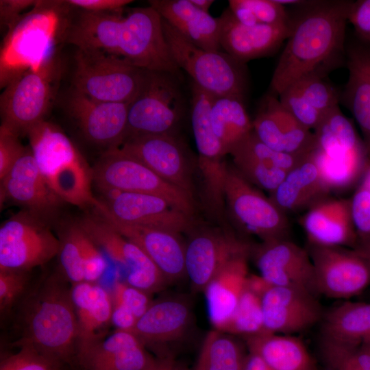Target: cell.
I'll use <instances>...</instances> for the list:
<instances>
[{
	"label": "cell",
	"instance_id": "c3c4849f",
	"mask_svg": "<svg viewBox=\"0 0 370 370\" xmlns=\"http://www.w3.org/2000/svg\"><path fill=\"white\" fill-rule=\"evenodd\" d=\"M20 135L3 125L0 126V181L10 172L16 162L25 152Z\"/></svg>",
	"mask_w": 370,
	"mask_h": 370
},
{
	"label": "cell",
	"instance_id": "6da1fadb",
	"mask_svg": "<svg viewBox=\"0 0 370 370\" xmlns=\"http://www.w3.org/2000/svg\"><path fill=\"white\" fill-rule=\"evenodd\" d=\"M64 44L99 50L143 69L179 76L162 18L151 6L106 13L72 6Z\"/></svg>",
	"mask_w": 370,
	"mask_h": 370
},
{
	"label": "cell",
	"instance_id": "60d3db41",
	"mask_svg": "<svg viewBox=\"0 0 370 370\" xmlns=\"http://www.w3.org/2000/svg\"><path fill=\"white\" fill-rule=\"evenodd\" d=\"M292 84L312 106L323 114L338 106V94L334 87L325 79L322 71L310 73Z\"/></svg>",
	"mask_w": 370,
	"mask_h": 370
},
{
	"label": "cell",
	"instance_id": "d590c367",
	"mask_svg": "<svg viewBox=\"0 0 370 370\" xmlns=\"http://www.w3.org/2000/svg\"><path fill=\"white\" fill-rule=\"evenodd\" d=\"M234 96H214L210 110L213 132L225 154L253 130L243 103Z\"/></svg>",
	"mask_w": 370,
	"mask_h": 370
},
{
	"label": "cell",
	"instance_id": "f546056e",
	"mask_svg": "<svg viewBox=\"0 0 370 370\" xmlns=\"http://www.w3.org/2000/svg\"><path fill=\"white\" fill-rule=\"evenodd\" d=\"M314 151L289 171L269 194L271 200L285 214L308 210L327 198L330 192L321 178Z\"/></svg>",
	"mask_w": 370,
	"mask_h": 370
},
{
	"label": "cell",
	"instance_id": "d4e9b609",
	"mask_svg": "<svg viewBox=\"0 0 370 370\" xmlns=\"http://www.w3.org/2000/svg\"><path fill=\"white\" fill-rule=\"evenodd\" d=\"M219 18L221 49L245 64L251 60L273 53L286 40L290 34L291 24L242 25L230 8L226 9Z\"/></svg>",
	"mask_w": 370,
	"mask_h": 370
},
{
	"label": "cell",
	"instance_id": "8d00e7d4",
	"mask_svg": "<svg viewBox=\"0 0 370 370\" xmlns=\"http://www.w3.org/2000/svg\"><path fill=\"white\" fill-rule=\"evenodd\" d=\"M247 353L233 335L213 329L204 340L194 370H243Z\"/></svg>",
	"mask_w": 370,
	"mask_h": 370
},
{
	"label": "cell",
	"instance_id": "6125c7cd",
	"mask_svg": "<svg viewBox=\"0 0 370 370\" xmlns=\"http://www.w3.org/2000/svg\"><path fill=\"white\" fill-rule=\"evenodd\" d=\"M190 2L198 9L208 12V10L214 3L213 0H190Z\"/></svg>",
	"mask_w": 370,
	"mask_h": 370
},
{
	"label": "cell",
	"instance_id": "8fae6325",
	"mask_svg": "<svg viewBox=\"0 0 370 370\" xmlns=\"http://www.w3.org/2000/svg\"><path fill=\"white\" fill-rule=\"evenodd\" d=\"M60 241L50 223L22 210L0 227V271H31L57 257Z\"/></svg>",
	"mask_w": 370,
	"mask_h": 370
},
{
	"label": "cell",
	"instance_id": "4316f807",
	"mask_svg": "<svg viewBox=\"0 0 370 370\" xmlns=\"http://www.w3.org/2000/svg\"><path fill=\"white\" fill-rule=\"evenodd\" d=\"M153 358L132 333L114 330L78 355L73 367L75 370H147Z\"/></svg>",
	"mask_w": 370,
	"mask_h": 370
},
{
	"label": "cell",
	"instance_id": "d6a6232c",
	"mask_svg": "<svg viewBox=\"0 0 370 370\" xmlns=\"http://www.w3.org/2000/svg\"><path fill=\"white\" fill-rule=\"evenodd\" d=\"M314 130L316 149L324 158L343 163L358 162L366 158L365 145L338 106L326 112Z\"/></svg>",
	"mask_w": 370,
	"mask_h": 370
},
{
	"label": "cell",
	"instance_id": "603a6c76",
	"mask_svg": "<svg viewBox=\"0 0 370 370\" xmlns=\"http://www.w3.org/2000/svg\"><path fill=\"white\" fill-rule=\"evenodd\" d=\"M93 208L119 234L138 245L153 262L169 283L178 281L186 275V244L180 239L179 234L120 222L101 206L99 199Z\"/></svg>",
	"mask_w": 370,
	"mask_h": 370
},
{
	"label": "cell",
	"instance_id": "277c9868",
	"mask_svg": "<svg viewBox=\"0 0 370 370\" xmlns=\"http://www.w3.org/2000/svg\"><path fill=\"white\" fill-rule=\"evenodd\" d=\"M71 9L66 1H38L6 32L0 52L1 88L60 54Z\"/></svg>",
	"mask_w": 370,
	"mask_h": 370
},
{
	"label": "cell",
	"instance_id": "e575fe53",
	"mask_svg": "<svg viewBox=\"0 0 370 370\" xmlns=\"http://www.w3.org/2000/svg\"><path fill=\"white\" fill-rule=\"evenodd\" d=\"M245 339L247 351L273 370H315L305 344L294 335L263 332Z\"/></svg>",
	"mask_w": 370,
	"mask_h": 370
},
{
	"label": "cell",
	"instance_id": "ffe728a7",
	"mask_svg": "<svg viewBox=\"0 0 370 370\" xmlns=\"http://www.w3.org/2000/svg\"><path fill=\"white\" fill-rule=\"evenodd\" d=\"M1 206L9 201L49 223L56 219L63 202L40 172L29 147L1 181Z\"/></svg>",
	"mask_w": 370,
	"mask_h": 370
},
{
	"label": "cell",
	"instance_id": "f5cc1de1",
	"mask_svg": "<svg viewBox=\"0 0 370 370\" xmlns=\"http://www.w3.org/2000/svg\"><path fill=\"white\" fill-rule=\"evenodd\" d=\"M35 0H1L0 24L6 32L37 3Z\"/></svg>",
	"mask_w": 370,
	"mask_h": 370
},
{
	"label": "cell",
	"instance_id": "d6986e66",
	"mask_svg": "<svg viewBox=\"0 0 370 370\" xmlns=\"http://www.w3.org/2000/svg\"><path fill=\"white\" fill-rule=\"evenodd\" d=\"M195 228L186 243V275L195 291L204 292L223 267L238 256L249 255L251 249L227 232Z\"/></svg>",
	"mask_w": 370,
	"mask_h": 370
},
{
	"label": "cell",
	"instance_id": "f1b7e54d",
	"mask_svg": "<svg viewBox=\"0 0 370 370\" xmlns=\"http://www.w3.org/2000/svg\"><path fill=\"white\" fill-rule=\"evenodd\" d=\"M153 8L169 25L197 47L221 51L220 21L196 8L190 0H150Z\"/></svg>",
	"mask_w": 370,
	"mask_h": 370
},
{
	"label": "cell",
	"instance_id": "681fc988",
	"mask_svg": "<svg viewBox=\"0 0 370 370\" xmlns=\"http://www.w3.org/2000/svg\"><path fill=\"white\" fill-rule=\"evenodd\" d=\"M350 201L352 220L358 237L370 236V186L365 180Z\"/></svg>",
	"mask_w": 370,
	"mask_h": 370
},
{
	"label": "cell",
	"instance_id": "6f0895ef",
	"mask_svg": "<svg viewBox=\"0 0 370 370\" xmlns=\"http://www.w3.org/2000/svg\"><path fill=\"white\" fill-rule=\"evenodd\" d=\"M229 8L236 20L242 25L254 26L260 23L254 12L245 4L243 0H230Z\"/></svg>",
	"mask_w": 370,
	"mask_h": 370
},
{
	"label": "cell",
	"instance_id": "7dc6e473",
	"mask_svg": "<svg viewBox=\"0 0 370 370\" xmlns=\"http://www.w3.org/2000/svg\"><path fill=\"white\" fill-rule=\"evenodd\" d=\"M81 244L84 261V282L95 283L106 272L108 267L107 260L103 251L82 227Z\"/></svg>",
	"mask_w": 370,
	"mask_h": 370
},
{
	"label": "cell",
	"instance_id": "7a4b0ae2",
	"mask_svg": "<svg viewBox=\"0 0 370 370\" xmlns=\"http://www.w3.org/2000/svg\"><path fill=\"white\" fill-rule=\"evenodd\" d=\"M14 347L28 345L41 354L73 367L78 330L71 297V284L58 271L32 286L17 306Z\"/></svg>",
	"mask_w": 370,
	"mask_h": 370
},
{
	"label": "cell",
	"instance_id": "74e56055",
	"mask_svg": "<svg viewBox=\"0 0 370 370\" xmlns=\"http://www.w3.org/2000/svg\"><path fill=\"white\" fill-rule=\"evenodd\" d=\"M81 234L80 225L74 221L62 225L57 234L60 241L57 256L59 271L71 284L84 282Z\"/></svg>",
	"mask_w": 370,
	"mask_h": 370
},
{
	"label": "cell",
	"instance_id": "ba28073f",
	"mask_svg": "<svg viewBox=\"0 0 370 370\" xmlns=\"http://www.w3.org/2000/svg\"><path fill=\"white\" fill-rule=\"evenodd\" d=\"M60 54L37 71H27L10 82L0 97L1 125L25 135L45 120L63 71Z\"/></svg>",
	"mask_w": 370,
	"mask_h": 370
},
{
	"label": "cell",
	"instance_id": "f6af8a7d",
	"mask_svg": "<svg viewBox=\"0 0 370 370\" xmlns=\"http://www.w3.org/2000/svg\"><path fill=\"white\" fill-rule=\"evenodd\" d=\"M278 97L282 106L310 130H314L324 116L307 101L294 84L286 87Z\"/></svg>",
	"mask_w": 370,
	"mask_h": 370
},
{
	"label": "cell",
	"instance_id": "83f0119b",
	"mask_svg": "<svg viewBox=\"0 0 370 370\" xmlns=\"http://www.w3.org/2000/svg\"><path fill=\"white\" fill-rule=\"evenodd\" d=\"M71 297L78 330L77 357L109 334L112 299L103 287L88 282L71 284Z\"/></svg>",
	"mask_w": 370,
	"mask_h": 370
},
{
	"label": "cell",
	"instance_id": "30bf717a",
	"mask_svg": "<svg viewBox=\"0 0 370 370\" xmlns=\"http://www.w3.org/2000/svg\"><path fill=\"white\" fill-rule=\"evenodd\" d=\"M176 77L147 70L141 88L129 106L123 142L135 136L174 134L185 109Z\"/></svg>",
	"mask_w": 370,
	"mask_h": 370
},
{
	"label": "cell",
	"instance_id": "db71d44e",
	"mask_svg": "<svg viewBox=\"0 0 370 370\" xmlns=\"http://www.w3.org/2000/svg\"><path fill=\"white\" fill-rule=\"evenodd\" d=\"M357 34L370 43V0L352 1L348 15Z\"/></svg>",
	"mask_w": 370,
	"mask_h": 370
},
{
	"label": "cell",
	"instance_id": "5b68a950",
	"mask_svg": "<svg viewBox=\"0 0 370 370\" xmlns=\"http://www.w3.org/2000/svg\"><path fill=\"white\" fill-rule=\"evenodd\" d=\"M38 168L53 193L79 208L95 206L92 169L56 125L44 120L25 134Z\"/></svg>",
	"mask_w": 370,
	"mask_h": 370
},
{
	"label": "cell",
	"instance_id": "44dd1931",
	"mask_svg": "<svg viewBox=\"0 0 370 370\" xmlns=\"http://www.w3.org/2000/svg\"><path fill=\"white\" fill-rule=\"evenodd\" d=\"M261 300L266 332L293 335L323 316L315 294L305 289L269 285Z\"/></svg>",
	"mask_w": 370,
	"mask_h": 370
},
{
	"label": "cell",
	"instance_id": "cb8c5ba5",
	"mask_svg": "<svg viewBox=\"0 0 370 370\" xmlns=\"http://www.w3.org/2000/svg\"><path fill=\"white\" fill-rule=\"evenodd\" d=\"M252 123L257 137L277 151L306 156L317 148L314 134L301 125L271 94L262 100Z\"/></svg>",
	"mask_w": 370,
	"mask_h": 370
},
{
	"label": "cell",
	"instance_id": "836d02e7",
	"mask_svg": "<svg viewBox=\"0 0 370 370\" xmlns=\"http://www.w3.org/2000/svg\"><path fill=\"white\" fill-rule=\"evenodd\" d=\"M347 66L349 75L343 101L362 132L367 151L370 146V48L349 47Z\"/></svg>",
	"mask_w": 370,
	"mask_h": 370
},
{
	"label": "cell",
	"instance_id": "ee69618b",
	"mask_svg": "<svg viewBox=\"0 0 370 370\" xmlns=\"http://www.w3.org/2000/svg\"><path fill=\"white\" fill-rule=\"evenodd\" d=\"M1 356L0 370H63L64 366L28 345Z\"/></svg>",
	"mask_w": 370,
	"mask_h": 370
},
{
	"label": "cell",
	"instance_id": "8992f818",
	"mask_svg": "<svg viewBox=\"0 0 370 370\" xmlns=\"http://www.w3.org/2000/svg\"><path fill=\"white\" fill-rule=\"evenodd\" d=\"M74 47L71 88L94 100L131 103L147 70L103 51Z\"/></svg>",
	"mask_w": 370,
	"mask_h": 370
},
{
	"label": "cell",
	"instance_id": "9a60e30c",
	"mask_svg": "<svg viewBox=\"0 0 370 370\" xmlns=\"http://www.w3.org/2000/svg\"><path fill=\"white\" fill-rule=\"evenodd\" d=\"M99 199L101 206L125 224L160 229L180 234L196 227L193 217L172 206L159 196L112 190Z\"/></svg>",
	"mask_w": 370,
	"mask_h": 370
},
{
	"label": "cell",
	"instance_id": "7bdbcfd3",
	"mask_svg": "<svg viewBox=\"0 0 370 370\" xmlns=\"http://www.w3.org/2000/svg\"><path fill=\"white\" fill-rule=\"evenodd\" d=\"M234 168L250 184L273 192L285 177L287 171L269 166L252 158L231 154Z\"/></svg>",
	"mask_w": 370,
	"mask_h": 370
},
{
	"label": "cell",
	"instance_id": "816d5d0a",
	"mask_svg": "<svg viewBox=\"0 0 370 370\" xmlns=\"http://www.w3.org/2000/svg\"><path fill=\"white\" fill-rule=\"evenodd\" d=\"M112 293L121 299L137 319L145 313L153 302L151 294L126 282L116 281Z\"/></svg>",
	"mask_w": 370,
	"mask_h": 370
},
{
	"label": "cell",
	"instance_id": "bcb514c9",
	"mask_svg": "<svg viewBox=\"0 0 370 370\" xmlns=\"http://www.w3.org/2000/svg\"><path fill=\"white\" fill-rule=\"evenodd\" d=\"M325 357L334 370H370V345L357 347H323Z\"/></svg>",
	"mask_w": 370,
	"mask_h": 370
},
{
	"label": "cell",
	"instance_id": "1f68e13d",
	"mask_svg": "<svg viewBox=\"0 0 370 370\" xmlns=\"http://www.w3.org/2000/svg\"><path fill=\"white\" fill-rule=\"evenodd\" d=\"M321 321L323 347L370 345V303H341L323 314Z\"/></svg>",
	"mask_w": 370,
	"mask_h": 370
},
{
	"label": "cell",
	"instance_id": "7c38bea8",
	"mask_svg": "<svg viewBox=\"0 0 370 370\" xmlns=\"http://www.w3.org/2000/svg\"><path fill=\"white\" fill-rule=\"evenodd\" d=\"M224 192L225 205L243 231L262 242L288 238L290 226L286 214L228 165Z\"/></svg>",
	"mask_w": 370,
	"mask_h": 370
},
{
	"label": "cell",
	"instance_id": "9c48e42d",
	"mask_svg": "<svg viewBox=\"0 0 370 370\" xmlns=\"http://www.w3.org/2000/svg\"><path fill=\"white\" fill-rule=\"evenodd\" d=\"M92 169L93 184L102 193L118 190L159 196L180 211L194 217L193 198L119 147L104 151Z\"/></svg>",
	"mask_w": 370,
	"mask_h": 370
},
{
	"label": "cell",
	"instance_id": "ab89813d",
	"mask_svg": "<svg viewBox=\"0 0 370 370\" xmlns=\"http://www.w3.org/2000/svg\"><path fill=\"white\" fill-rule=\"evenodd\" d=\"M229 153L248 156L287 172L296 166L306 156L277 151L262 143L254 130L234 146Z\"/></svg>",
	"mask_w": 370,
	"mask_h": 370
},
{
	"label": "cell",
	"instance_id": "52a82bcc",
	"mask_svg": "<svg viewBox=\"0 0 370 370\" xmlns=\"http://www.w3.org/2000/svg\"><path fill=\"white\" fill-rule=\"evenodd\" d=\"M162 25L175 63L188 73L193 82L215 96H234L244 99L248 85L245 63L225 52L197 47L163 18Z\"/></svg>",
	"mask_w": 370,
	"mask_h": 370
},
{
	"label": "cell",
	"instance_id": "e0dca14e",
	"mask_svg": "<svg viewBox=\"0 0 370 370\" xmlns=\"http://www.w3.org/2000/svg\"><path fill=\"white\" fill-rule=\"evenodd\" d=\"M119 148L194 199L189 159L175 134L132 137L125 140Z\"/></svg>",
	"mask_w": 370,
	"mask_h": 370
},
{
	"label": "cell",
	"instance_id": "11a10c76",
	"mask_svg": "<svg viewBox=\"0 0 370 370\" xmlns=\"http://www.w3.org/2000/svg\"><path fill=\"white\" fill-rule=\"evenodd\" d=\"M71 6L87 12L106 13L121 10L131 0H67Z\"/></svg>",
	"mask_w": 370,
	"mask_h": 370
},
{
	"label": "cell",
	"instance_id": "be15d7a7",
	"mask_svg": "<svg viewBox=\"0 0 370 370\" xmlns=\"http://www.w3.org/2000/svg\"><path fill=\"white\" fill-rule=\"evenodd\" d=\"M367 153L370 156V146L367 149Z\"/></svg>",
	"mask_w": 370,
	"mask_h": 370
},
{
	"label": "cell",
	"instance_id": "2e32d148",
	"mask_svg": "<svg viewBox=\"0 0 370 370\" xmlns=\"http://www.w3.org/2000/svg\"><path fill=\"white\" fill-rule=\"evenodd\" d=\"M64 97V107L83 137L108 150L119 147L125 138L130 103L103 102L89 98L72 88Z\"/></svg>",
	"mask_w": 370,
	"mask_h": 370
},
{
	"label": "cell",
	"instance_id": "680465c9",
	"mask_svg": "<svg viewBox=\"0 0 370 370\" xmlns=\"http://www.w3.org/2000/svg\"><path fill=\"white\" fill-rule=\"evenodd\" d=\"M147 370H190L183 363L175 359L173 354L153 356Z\"/></svg>",
	"mask_w": 370,
	"mask_h": 370
},
{
	"label": "cell",
	"instance_id": "7402d4cb",
	"mask_svg": "<svg viewBox=\"0 0 370 370\" xmlns=\"http://www.w3.org/2000/svg\"><path fill=\"white\" fill-rule=\"evenodd\" d=\"M253 251L260 275L270 285L301 288L317 294L308 250L283 238L262 242Z\"/></svg>",
	"mask_w": 370,
	"mask_h": 370
},
{
	"label": "cell",
	"instance_id": "4fadbf2b",
	"mask_svg": "<svg viewBox=\"0 0 370 370\" xmlns=\"http://www.w3.org/2000/svg\"><path fill=\"white\" fill-rule=\"evenodd\" d=\"M78 222L103 252L125 269L127 284L151 295L162 290L169 284L138 245L119 234L98 214H86Z\"/></svg>",
	"mask_w": 370,
	"mask_h": 370
},
{
	"label": "cell",
	"instance_id": "5bb4252c",
	"mask_svg": "<svg viewBox=\"0 0 370 370\" xmlns=\"http://www.w3.org/2000/svg\"><path fill=\"white\" fill-rule=\"evenodd\" d=\"M317 293L348 299L370 284V263L354 249L310 245Z\"/></svg>",
	"mask_w": 370,
	"mask_h": 370
},
{
	"label": "cell",
	"instance_id": "ac0fdd59",
	"mask_svg": "<svg viewBox=\"0 0 370 370\" xmlns=\"http://www.w3.org/2000/svg\"><path fill=\"white\" fill-rule=\"evenodd\" d=\"M192 307L182 297H169L153 301L136 321L132 333L155 356L173 354L170 347L188 334L193 323Z\"/></svg>",
	"mask_w": 370,
	"mask_h": 370
},
{
	"label": "cell",
	"instance_id": "9f6ffc18",
	"mask_svg": "<svg viewBox=\"0 0 370 370\" xmlns=\"http://www.w3.org/2000/svg\"><path fill=\"white\" fill-rule=\"evenodd\" d=\"M112 325L115 330L130 331L138 319L119 297L112 293Z\"/></svg>",
	"mask_w": 370,
	"mask_h": 370
},
{
	"label": "cell",
	"instance_id": "94428289",
	"mask_svg": "<svg viewBox=\"0 0 370 370\" xmlns=\"http://www.w3.org/2000/svg\"><path fill=\"white\" fill-rule=\"evenodd\" d=\"M354 249L370 263V236L358 237Z\"/></svg>",
	"mask_w": 370,
	"mask_h": 370
},
{
	"label": "cell",
	"instance_id": "484cf974",
	"mask_svg": "<svg viewBox=\"0 0 370 370\" xmlns=\"http://www.w3.org/2000/svg\"><path fill=\"white\" fill-rule=\"evenodd\" d=\"M301 222L310 245L354 249L357 244L350 199L327 197L310 208Z\"/></svg>",
	"mask_w": 370,
	"mask_h": 370
},
{
	"label": "cell",
	"instance_id": "3957f363",
	"mask_svg": "<svg viewBox=\"0 0 370 370\" xmlns=\"http://www.w3.org/2000/svg\"><path fill=\"white\" fill-rule=\"evenodd\" d=\"M352 1H306L291 19L290 34L273 71L270 88L278 96L301 77L317 71L343 49Z\"/></svg>",
	"mask_w": 370,
	"mask_h": 370
},
{
	"label": "cell",
	"instance_id": "f907efd6",
	"mask_svg": "<svg viewBox=\"0 0 370 370\" xmlns=\"http://www.w3.org/2000/svg\"><path fill=\"white\" fill-rule=\"evenodd\" d=\"M260 23L278 25H290L285 6L276 0H243Z\"/></svg>",
	"mask_w": 370,
	"mask_h": 370
},
{
	"label": "cell",
	"instance_id": "91938a15",
	"mask_svg": "<svg viewBox=\"0 0 370 370\" xmlns=\"http://www.w3.org/2000/svg\"><path fill=\"white\" fill-rule=\"evenodd\" d=\"M243 370H273L257 355L248 352Z\"/></svg>",
	"mask_w": 370,
	"mask_h": 370
},
{
	"label": "cell",
	"instance_id": "b9f144b4",
	"mask_svg": "<svg viewBox=\"0 0 370 370\" xmlns=\"http://www.w3.org/2000/svg\"><path fill=\"white\" fill-rule=\"evenodd\" d=\"M30 271H0V317L5 320L13 312L29 291Z\"/></svg>",
	"mask_w": 370,
	"mask_h": 370
},
{
	"label": "cell",
	"instance_id": "4dcf8cb0",
	"mask_svg": "<svg viewBox=\"0 0 370 370\" xmlns=\"http://www.w3.org/2000/svg\"><path fill=\"white\" fill-rule=\"evenodd\" d=\"M249 256L242 255L229 262L204 291L214 329L223 332L236 308L249 275L247 262Z\"/></svg>",
	"mask_w": 370,
	"mask_h": 370
},
{
	"label": "cell",
	"instance_id": "f35d334b",
	"mask_svg": "<svg viewBox=\"0 0 370 370\" xmlns=\"http://www.w3.org/2000/svg\"><path fill=\"white\" fill-rule=\"evenodd\" d=\"M262 295L247 285L223 332L245 338L266 332L262 308Z\"/></svg>",
	"mask_w": 370,
	"mask_h": 370
}]
</instances>
